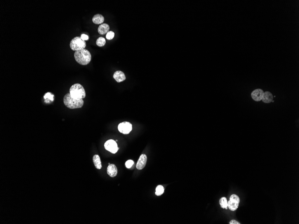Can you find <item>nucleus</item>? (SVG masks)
<instances>
[{"instance_id": "obj_1", "label": "nucleus", "mask_w": 299, "mask_h": 224, "mask_svg": "<svg viewBox=\"0 0 299 224\" xmlns=\"http://www.w3.org/2000/svg\"><path fill=\"white\" fill-rule=\"evenodd\" d=\"M74 57L77 62L81 65H87L91 60L90 52L86 49L75 51Z\"/></svg>"}, {"instance_id": "obj_2", "label": "nucleus", "mask_w": 299, "mask_h": 224, "mask_svg": "<svg viewBox=\"0 0 299 224\" xmlns=\"http://www.w3.org/2000/svg\"><path fill=\"white\" fill-rule=\"evenodd\" d=\"M64 103L65 106L69 109H77L83 107L84 101L83 99H77L73 98L70 93L65 94L64 97Z\"/></svg>"}, {"instance_id": "obj_3", "label": "nucleus", "mask_w": 299, "mask_h": 224, "mask_svg": "<svg viewBox=\"0 0 299 224\" xmlns=\"http://www.w3.org/2000/svg\"><path fill=\"white\" fill-rule=\"evenodd\" d=\"M69 92L73 98L77 99H83L86 97L84 88L80 84H75L70 87Z\"/></svg>"}, {"instance_id": "obj_4", "label": "nucleus", "mask_w": 299, "mask_h": 224, "mask_svg": "<svg viewBox=\"0 0 299 224\" xmlns=\"http://www.w3.org/2000/svg\"><path fill=\"white\" fill-rule=\"evenodd\" d=\"M69 45L72 50L77 51L84 49L86 47V43L80 37H76L72 39Z\"/></svg>"}, {"instance_id": "obj_5", "label": "nucleus", "mask_w": 299, "mask_h": 224, "mask_svg": "<svg viewBox=\"0 0 299 224\" xmlns=\"http://www.w3.org/2000/svg\"><path fill=\"white\" fill-rule=\"evenodd\" d=\"M240 202L239 196L236 194L232 195L230 196V200L228 201L227 207L231 211H235L239 207Z\"/></svg>"}, {"instance_id": "obj_6", "label": "nucleus", "mask_w": 299, "mask_h": 224, "mask_svg": "<svg viewBox=\"0 0 299 224\" xmlns=\"http://www.w3.org/2000/svg\"><path fill=\"white\" fill-rule=\"evenodd\" d=\"M105 148L107 150L113 154L116 153L119 149L116 141L112 139L106 142L105 144Z\"/></svg>"}, {"instance_id": "obj_7", "label": "nucleus", "mask_w": 299, "mask_h": 224, "mask_svg": "<svg viewBox=\"0 0 299 224\" xmlns=\"http://www.w3.org/2000/svg\"><path fill=\"white\" fill-rule=\"evenodd\" d=\"M118 130L121 133L128 134L132 130V125L128 122H123L118 125Z\"/></svg>"}, {"instance_id": "obj_8", "label": "nucleus", "mask_w": 299, "mask_h": 224, "mask_svg": "<svg viewBox=\"0 0 299 224\" xmlns=\"http://www.w3.org/2000/svg\"><path fill=\"white\" fill-rule=\"evenodd\" d=\"M264 91L261 89H257L251 93V97L253 100L259 102L262 100L263 96Z\"/></svg>"}, {"instance_id": "obj_9", "label": "nucleus", "mask_w": 299, "mask_h": 224, "mask_svg": "<svg viewBox=\"0 0 299 224\" xmlns=\"http://www.w3.org/2000/svg\"><path fill=\"white\" fill-rule=\"evenodd\" d=\"M147 162V157L146 155L143 154L140 156L136 165V168L138 169L141 170L142 169L146 166Z\"/></svg>"}, {"instance_id": "obj_10", "label": "nucleus", "mask_w": 299, "mask_h": 224, "mask_svg": "<svg viewBox=\"0 0 299 224\" xmlns=\"http://www.w3.org/2000/svg\"><path fill=\"white\" fill-rule=\"evenodd\" d=\"M118 172L117 167L114 164H112L109 165L107 168V174L111 177H115L117 176Z\"/></svg>"}, {"instance_id": "obj_11", "label": "nucleus", "mask_w": 299, "mask_h": 224, "mask_svg": "<svg viewBox=\"0 0 299 224\" xmlns=\"http://www.w3.org/2000/svg\"><path fill=\"white\" fill-rule=\"evenodd\" d=\"M113 77L117 83H121L126 79L125 74L121 71H116L113 74Z\"/></svg>"}, {"instance_id": "obj_12", "label": "nucleus", "mask_w": 299, "mask_h": 224, "mask_svg": "<svg viewBox=\"0 0 299 224\" xmlns=\"http://www.w3.org/2000/svg\"><path fill=\"white\" fill-rule=\"evenodd\" d=\"M273 95L272 93L270 91H267L264 92L262 100L263 103H266V104H270L273 100Z\"/></svg>"}, {"instance_id": "obj_13", "label": "nucleus", "mask_w": 299, "mask_h": 224, "mask_svg": "<svg viewBox=\"0 0 299 224\" xmlns=\"http://www.w3.org/2000/svg\"><path fill=\"white\" fill-rule=\"evenodd\" d=\"M110 27L109 25L106 23H103L101 24L98 27V32L100 35H105L109 32Z\"/></svg>"}, {"instance_id": "obj_14", "label": "nucleus", "mask_w": 299, "mask_h": 224, "mask_svg": "<svg viewBox=\"0 0 299 224\" xmlns=\"http://www.w3.org/2000/svg\"><path fill=\"white\" fill-rule=\"evenodd\" d=\"M104 21H105V18H104V16L100 14L95 15L92 18V21L95 24H102L104 22Z\"/></svg>"}, {"instance_id": "obj_15", "label": "nucleus", "mask_w": 299, "mask_h": 224, "mask_svg": "<svg viewBox=\"0 0 299 224\" xmlns=\"http://www.w3.org/2000/svg\"><path fill=\"white\" fill-rule=\"evenodd\" d=\"M93 161L95 167L97 169H101L102 168L100 156L98 155H95L93 156Z\"/></svg>"}, {"instance_id": "obj_16", "label": "nucleus", "mask_w": 299, "mask_h": 224, "mask_svg": "<svg viewBox=\"0 0 299 224\" xmlns=\"http://www.w3.org/2000/svg\"><path fill=\"white\" fill-rule=\"evenodd\" d=\"M220 204L221 207L222 209H227L228 206V202L227 198L225 197H222L220 200Z\"/></svg>"}, {"instance_id": "obj_17", "label": "nucleus", "mask_w": 299, "mask_h": 224, "mask_svg": "<svg viewBox=\"0 0 299 224\" xmlns=\"http://www.w3.org/2000/svg\"><path fill=\"white\" fill-rule=\"evenodd\" d=\"M164 192V187L162 185H158L156 188V192L155 195L157 196H159L162 195Z\"/></svg>"}, {"instance_id": "obj_18", "label": "nucleus", "mask_w": 299, "mask_h": 224, "mask_svg": "<svg viewBox=\"0 0 299 224\" xmlns=\"http://www.w3.org/2000/svg\"><path fill=\"white\" fill-rule=\"evenodd\" d=\"M96 44L99 47H103L106 43V40L102 37H99L96 40Z\"/></svg>"}, {"instance_id": "obj_19", "label": "nucleus", "mask_w": 299, "mask_h": 224, "mask_svg": "<svg viewBox=\"0 0 299 224\" xmlns=\"http://www.w3.org/2000/svg\"><path fill=\"white\" fill-rule=\"evenodd\" d=\"M114 36H115V33L113 32L109 31L107 34L106 37L107 39L108 40H111L114 38Z\"/></svg>"}, {"instance_id": "obj_20", "label": "nucleus", "mask_w": 299, "mask_h": 224, "mask_svg": "<svg viewBox=\"0 0 299 224\" xmlns=\"http://www.w3.org/2000/svg\"><path fill=\"white\" fill-rule=\"evenodd\" d=\"M133 164H134V162H133V160H128V161L126 162L125 165H126V168L130 169L133 166Z\"/></svg>"}, {"instance_id": "obj_21", "label": "nucleus", "mask_w": 299, "mask_h": 224, "mask_svg": "<svg viewBox=\"0 0 299 224\" xmlns=\"http://www.w3.org/2000/svg\"><path fill=\"white\" fill-rule=\"evenodd\" d=\"M53 96V95L51 93H47L44 95V99H49L50 100L53 101L54 100Z\"/></svg>"}, {"instance_id": "obj_22", "label": "nucleus", "mask_w": 299, "mask_h": 224, "mask_svg": "<svg viewBox=\"0 0 299 224\" xmlns=\"http://www.w3.org/2000/svg\"><path fill=\"white\" fill-rule=\"evenodd\" d=\"M81 39H83L84 41H86V40H88V39H89V37H88V36H87V35H85V34H82V35H81Z\"/></svg>"}, {"instance_id": "obj_23", "label": "nucleus", "mask_w": 299, "mask_h": 224, "mask_svg": "<svg viewBox=\"0 0 299 224\" xmlns=\"http://www.w3.org/2000/svg\"><path fill=\"white\" fill-rule=\"evenodd\" d=\"M230 224H240V222L238 221H237V220H231L229 222Z\"/></svg>"}, {"instance_id": "obj_24", "label": "nucleus", "mask_w": 299, "mask_h": 224, "mask_svg": "<svg viewBox=\"0 0 299 224\" xmlns=\"http://www.w3.org/2000/svg\"><path fill=\"white\" fill-rule=\"evenodd\" d=\"M108 165H110V163H108Z\"/></svg>"}]
</instances>
